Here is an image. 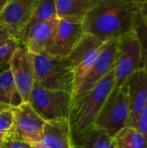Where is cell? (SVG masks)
Returning <instances> with one entry per match:
<instances>
[{
    "label": "cell",
    "instance_id": "6da1fadb",
    "mask_svg": "<svg viewBox=\"0 0 147 148\" xmlns=\"http://www.w3.org/2000/svg\"><path fill=\"white\" fill-rule=\"evenodd\" d=\"M141 2L96 0L82 21L84 33L102 42L120 39L133 30Z\"/></svg>",
    "mask_w": 147,
    "mask_h": 148
},
{
    "label": "cell",
    "instance_id": "7a4b0ae2",
    "mask_svg": "<svg viewBox=\"0 0 147 148\" xmlns=\"http://www.w3.org/2000/svg\"><path fill=\"white\" fill-rule=\"evenodd\" d=\"M29 56L37 85L46 89L66 91L74 95V72L68 57L30 53Z\"/></svg>",
    "mask_w": 147,
    "mask_h": 148
},
{
    "label": "cell",
    "instance_id": "3957f363",
    "mask_svg": "<svg viewBox=\"0 0 147 148\" xmlns=\"http://www.w3.org/2000/svg\"><path fill=\"white\" fill-rule=\"evenodd\" d=\"M114 87V70H112L91 90L73 101L68 119L71 132L81 131L94 123L103 104Z\"/></svg>",
    "mask_w": 147,
    "mask_h": 148
},
{
    "label": "cell",
    "instance_id": "277c9868",
    "mask_svg": "<svg viewBox=\"0 0 147 148\" xmlns=\"http://www.w3.org/2000/svg\"><path fill=\"white\" fill-rule=\"evenodd\" d=\"M130 105L127 87H114L103 104L94 125L114 137L127 126Z\"/></svg>",
    "mask_w": 147,
    "mask_h": 148
},
{
    "label": "cell",
    "instance_id": "5b68a950",
    "mask_svg": "<svg viewBox=\"0 0 147 148\" xmlns=\"http://www.w3.org/2000/svg\"><path fill=\"white\" fill-rule=\"evenodd\" d=\"M29 103L44 121L68 120L73 95L66 91L46 89L35 82Z\"/></svg>",
    "mask_w": 147,
    "mask_h": 148
},
{
    "label": "cell",
    "instance_id": "8992f818",
    "mask_svg": "<svg viewBox=\"0 0 147 148\" xmlns=\"http://www.w3.org/2000/svg\"><path fill=\"white\" fill-rule=\"evenodd\" d=\"M144 69L139 39L133 30L118 39V54L114 67L115 86H126L131 76Z\"/></svg>",
    "mask_w": 147,
    "mask_h": 148
},
{
    "label": "cell",
    "instance_id": "52a82bcc",
    "mask_svg": "<svg viewBox=\"0 0 147 148\" xmlns=\"http://www.w3.org/2000/svg\"><path fill=\"white\" fill-rule=\"evenodd\" d=\"M11 108L14 114L15 125L13 135L9 138L29 145H38L45 121L36 113L29 102L20 103Z\"/></svg>",
    "mask_w": 147,
    "mask_h": 148
},
{
    "label": "cell",
    "instance_id": "ba28073f",
    "mask_svg": "<svg viewBox=\"0 0 147 148\" xmlns=\"http://www.w3.org/2000/svg\"><path fill=\"white\" fill-rule=\"evenodd\" d=\"M105 43L106 42H102L95 37L84 33L76 47L69 55L68 59L73 69L75 79L74 94L97 59Z\"/></svg>",
    "mask_w": 147,
    "mask_h": 148
},
{
    "label": "cell",
    "instance_id": "9c48e42d",
    "mask_svg": "<svg viewBox=\"0 0 147 148\" xmlns=\"http://www.w3.org/2000/svg\"><path fill=\"white\" fill-rule=\"evenodd\" d=\"M38 3L39 0H7L0 11V24L20 42Z\"/></svg>",
    "mask_w": 147,
    "mask_h": 148
},
{
    "label": "cell",
    "instance_id": "30bf717a",
    "mask_svg": "<svg viewBox=\"0 0 147 148\" xmlns=\"http://www.w3.org/2000/svg\"><path fill=\"white\" fill-rule=\"evenodd\" d=\"M117 54L118 40L109 41L105 43L97 59L74 94L73 101L82 97L97 83H99L108 73L113 70L117 59Z\"/></svg>",
    "mask_w": 147,
    "mask_h": 148
},
{
    "label": "cell",
    "instance_id": "8fae6325",
    "mask_svg": "<svg viewBox=\"0 0 147 148\" xmlns=\"http://www.w3.org/2000/svg\"><path fill=\"white\" fill-rule=\"evenodd\" d=\"M9 67L12 72L22 103L29 102L36 82L29 53L22 44L13 54Z\"/></svg>",
    "mask_w": 147,
    "mask_h": 148
},
{
    "label": "cell",
    "instance_id": "7c38bea8",
    "mask_svg": "<svg viewBox=\"0 0 147 148\" xmlns=\"http://www.w3.org/2000/svg\"><path fill=\"white\" fill-rule=\"evenodd\" d=\"M84 35L82 22L59 19L54 41L47 55L67 58Z\"/></svg>",
    "mask_w": 147,
    "mask_h": 148
},
{
    "label": "cell",
    "instance_id": "4fadbf2b",
    "mask_svg": "<svg viewBox=\"0 0 147 148\" xmlns=\"http://www.w3.org/2000/svg\"><path fill=\"white\" fill-rule=\"evenodd\" d=\"M59 19L57 17L34 26L21 44L30 54H48L55 38Z\"/></svg>",
    "mask_w": 147,
    "mask_h": 148
},
{
    "label": "cell",
    "instance_id": "5bb4252c",
    "mask_svg": "<svg viewBox=\"0 0 147 148\" xmlns=\"http://www.w3.org/2000/svg\"><path fill=\"white\" fill-rule=\"evenodd\" d=\"M127 93L130 105V118L127 126H136L138 118L147 105V73L145 69L135 72L129 79Z\"/></svg>",
    "mask_w": 147,
    "mask_h": 148
},
{
    "label": "cell",
    "instance_id": "9a60e30c",
    "mask_svg": "<svg viewBox=\"0 0 147 148\" xmlns=\"http://www.w3.org/2000/svg\"><path fill=\"white\" fill-rule=\"evenodd\" d=\"M38 145L43 148H72L69 121H45Z\"/></svg>",
    "mask_w": 147,
    "mask_h": 148
},
{
    "label": "cell",
    "instance_id": "2e32d148",
    "mask_svg": "<svg viewBox=\"0 0 147 148\" xmlns=\"http://www.w3.org/2000/svg\"><path fill=\"white\" fill-rule=\"evenodd\" d=\"M72 148H116L113 138L94 124L79 132H71Z\"/></svg>",
    "mask_w": 147,
    "mask_h": 148
},
{
    "label": "cell",
    "instance_id": "e0dca14e",
    "mask_svg": "<svg viewBox=\"0 0 147 148\" xmlns=\"http://www.w3.org/2000/svg\"><path fill=\"white\" fill-rule=\"evenodd\" d=\"M58 19L82 22L96 0H55Z\"/></svg>",
    "mask_w": 147,
    "mask_h": 148
},
{
    "label": "cell",
    "instance_id": "ac0fdd59",
    "mask_svg": "<svg viewBox=\"0 0 147 148\" xmlns=\"http://www.w3.org/2000/svg\"><path fill=\"white\" fill-rule=\"evenodd\" d=\"M0 103L10 108L22 103L10 68L0 71Z\"/></svg>",
    "mask_w": 147,
    "mask_h": 148
},
{
    "label": "cell",
    "instance_id": "d6986e66",
    "mask_svg": "<svg viewBox=\"0 0 147 148\" xmlns=\"http://www.w3.org/2000/svg\"><path fill=\"white\" fill-rule=\"evenodd\" d=\"M57 17L56 16V8H55V0H39L37 6L36 7L33 15L24 29L22 37L20 39V42L24 39L29 31L36 24L41 23L49 21L50 19ZM58 18V17H57Z\"/></svg>",
    "mask_w": 147,
    "mask_h": 148
},
{
    "label": "cell",
    "instance_id": "ffe728a7",
    "mask_svg": "<svg viewBox=\"0 0 147 148\" xmlns=\"http://www.w3.org/2000/svg\"><path fill=\"white\" fill-rule=\"evenodd\" d=\"M113 140L116 148H147L146 138L134 127H125L113 137Z\"/></svg>",
    "mask_w": 147,
    "mask_h": 148
},
{
    "label": "cell",
    "instance_id": "44dd1931",
    "mask_svg": "<svg viewBox=\"0 0 147 148\" xmlns=\"http://www.w3.org/2000/svg\"><path fill=\"white\" fill-rule=\"evenodd\" d=\"M133 31L140 44L144 69L147 73V1L141 2L135 18Z\"/></svg>",
    "mask_w": 147,
    "mask_h": 148
},
{
    "label": "cell",
    "instance_id": "7402d4cb",
    "mask_svg": "<svg viewBox=\"0 0 147 148\" xmlns=\"http://www.w3.org/2000/svg\"><path fill=\"white\" fill-rule=\"evenodd\" d=\"M21 42L14 37L0 41V70L9 69V62Z\"/></svg>",
    "mask_w": 147,
    "mask_h": 148
},
{
    "label": "cell",
    "instance_id": "603a6c76",
    "mask_svg": "<svg viewBox=\"0 0 147 148\" xmlns=\"http://www.w3.org/2000/svg\"><path fill=\"white\" fill-rule=\"evenodd\" d=\"M15 118L11 108L0 112V135L12 137L14 132Z\"/></svg>",
    "mask_w": 147,
    "mask_h": 148
},
{
    "label": "cell",
    "instance_id": "cb8c5ba5",
    "mask_svg": "<svg viewBox=\"0 0 147 148\" xmlns=\"http://www.w3.org/2000/svg\"><path fill=\"white\" fill-rule=\"evenodd\" d=\"M135 127L143 134L147 141V105L139 114Z\"/></svg>",
    "mask_w": 147,
    "mask_h": 148
},
{
    "label": "cell",
    "instance_id": "d4e9b609",
    "mask_svg": "<svg viewBox=\"0 0 147 148\" xmlns=\"http://www.w3.org/2000/svg\"><path fill=\"white\" fill-rule=\"evenodd\" d=\"M31 145L19 141L13 138H8L5 140L1 148H30Z\"/></svg>",
    "mask_w": 147,
    "mask_h": 148
},
{
    "label": "cell",
    "instance_id": "484cf974",
    "mask_svg": "<svg viewBox=\"0 0 147 148\" xmlns=\"http://www.w3.org/2000/svg\"><path fill=\"white\" fill-rule=\"evenodd\" d=\"M10 37H12V36L10 35V33L6 30L5 28L0 24V41L8 39V38H10Z\"/></svg>",
    "mask_w": 147,
    "mask_h": 148
},
{
    "label": "cell",
    "instance_id": "4316f807",
    "mask_svg": "<svg viewBox=\"0 0 147 148\" xmlns=\"http://www.w3.org/2000/svg\"><path fill=\"white\" fill-rule=\"evenodd\" d=\"M6 139H7V137L3 136V135H0V148L2 147V146H3V144L4 143V141H5Z\"/></svg>",
    "mask_w": 147,
    "mask_h": 148
},
{
    "label": "cell",
    "instance_id": "83f0119b",
    "mask_svg": "<svg viewBox=\"0 0 147 148\" xmlns=\"http://www.w3.org/2000/svg\"><path fill=\"white\" fill-rule=\"evenodd\" d=\"M7 108H10V107H9V106H6V105H4V104L0 103V112L5 110V109H7Z\"/></svg>",
    "mask_w": 147,
    "mask_h": 148
},
{
    "label": "cell",
    "instance_id": "f1b7e54d",
    "mask_svg": "<svg viewBox=\"0 0 147 148\" xmlns=\"http://www.w3.org/2000/svg\"><path fill=\"white\" fill-rule=\"evenodd\" d=\"M6 2H7V0H0V11H1L2 8L4 6V4L6 3Z\"/></svg>",
    "mask_w": 147,
    "mask_h": 148
},
{
    "label": "cell",
    "instance_id": "f546056e",
    "mask_svg": "<svg viewBox=\"0 0 147 148\" xmlns=\"http://www.w3.org/2000/svg\"><path fill=\"white\" fill-rule=\"evenodd\" d=\"M30 148H43V147H41V146H39V145H31Z\"/></svg>",
    "mask_w": 147,
    "mask_h": 148
},
{
    "label": "cell",
    "instance_id": "4dcf8cb0",
    "mask_svg": "<svg viewBox=\"0 0 147 148\" xmlns=\"http://www.w3.org/2000/svg\"><path fill=\"white\" fill-rule=\"evenodd\" d=\"M0 71H2V70H0Z\"/></svg>",
    "mask_w": 147,
    "mask_h": 148
}]
</instances>
